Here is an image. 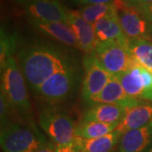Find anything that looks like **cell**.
I'll return each mask as SVG.
<instances>
[{"instance_id": "7c38bea8", "label": "cell", "mask_w": 152, "mask_h": 152, "mask_svg": "<svg viewBox=\"0 0 152 152\" xmlns=\"http://www.w3.org/2000/svg\"><path fill=\"white\" fill-rule=\"evenodd\" d=\"M143 102V101L130 97L125 92L118 77L113 75L109 80L107 85L104 87L103 90L92 99H91L89 104L93 105L96 103H106L128 107L137 106Z\"/></svg>"}, {"instance_id": "4dcf8cb0", "label": "cell", "mask_w": 152, "mask_h": 152, "mask_svg": "<svg viewBox=\"0 0 152 152\" xmlns=\"http://www.w3.org/2000/svg\"><path fill=\"white\" fill-rule=\"evenodd\" d=\"M151 126H152V121H151Z\"/></svg>"}, {"instance_id": "7402d4cb", "label": "cell", "mask_w": 152, "mask_h": 152, "mask_svg": "<svg viewBox=\"0 0 152 152\" xmlns=\"http://www.w3.org/2000/svg\"><path fill=\"white\" fill-rule=\"evenodd\" d=\"M0 48V68L2 69L5 65L7 60L12 56V53L15 48V39L10 36H8L3 28L1 29Z\"/></svg>"}, {"instance_id": "52a82bcc", "label": "cell", "mask_w": 152, "mask_h": 152, "mask_svg": "<svg viewBox=\"0 0 152 152\" xmlns=\"http://www.w3.org/2000/svg\"><path fill=\"white\" fill-rule=\"evenodd\" d=\"M75 81V70L71 67L49 77L35 92L47 101L58 102L70 95Z\"/></svg>"}, {"instance_id": "f546056e", "label": "cell", "mask_w": 152, "mask_h": 152, "mask_svg": "<svg viewBox=\"0 0 152 152\" xmlns=\"http://www.w3.org/2000/svg\"><path fill=\"white\" fill-rule=\"evenodd\" d=\"M147 152H152V147H151V149H150V150H149Z\"/></svg>"}, {"instance_id": "f1b7e54d", "label": "cell", "mask_w": 152, "mask_h": 152, "mask_svg": "<svg viewBox=\"0 0 152 152\" xmlns=\"http://www.w3.org/2000/svg\"><path fill=\"white\" fill-rule=\"evenodd\" d=\"M150 31H151V36H152V25L151 24H150Z\"/></svg>"}, {"instance_id": "44dd1931", "label": "cell", "mask_w": 152, "mask_h": 152, "mask_svg": "<svg viewBox=\"0 0 152 152\" xmlns=\"http://www.w3.org/2000/svg\"><path fill=\"white\" fill-rule=\"evenodd\" d=\"M78 11L86 21L93 25L106 17L118 15V5L114 3L88 4L83 6Z\"/></svg>"}, {"instance_id": "3957f363", "label": "cell", "mask_w": 152, "mask_h": 152, "mask_svg": "<svg viewBox=\"0 0 152 152\" xmlns=\"http://www.w3.org/2000/svg\"><path fill=\"white\" fill-rule=\"evenodd\" d=\"M38 121L56 145H69L75 141L76 125L64 112L54 107L44 108L39 114Z\"/></svg>"}, {"instance_id": "5bb4252c", "label": "cell", "mask_w": 152, "mask_h": 152, "mask_svg": "<svg viewBox=\"0 0 152 152\" xmlns=\"http://www.w3.org/2000/svg\"><path fill=\"white\" fill-rule=\"evenodd\" d=\"M30 23L39 32L69 47L79 48L78 42L69 24L64 22H45L30 19Z\"/></svg>"}, {"instance_id": "6da1fadb", "label": "cell", "mask_w": 152, "mask_h": 152, "mask_svg": "<svg viewBox=\"0 0 152 152\" xmlns=\"http://www.w3.org/2000/svg\"><path fill=\"white\" fill-rule=\"evenodd\" d=\"M20 60L25 79L34 91L57 72L73 67L61 51L42 44L23 49L20 53Z\"/></svg>"}, {"instance_id": "603a6c76", "label": "cell", "mask_w": 152, "mask_h": 152, "mask_svg": "<svg viewBox=\"0 0 152 152\" xmlns=\"http://www.w3.org/2000/svg\"><path fill=\"white\" fill-rule=\"evenodd\" d=\"M14 107L4 94L1 91L0 93V119H1V127L10 123L11 108Z\"/></svg>"}, {"instance_id": "83f0119b", "label": "cell", "mask_w": 152, "mask_h": 152, "mask_svg": "<svg viewBox=\"0 0 152 152\" xmlns=\"http://www.w3.org/2000/svg\"><path fill=\"white\" fill-rule=\"evenodd\" d=\"M35 152H56L55 151V145L47 142L41 148H39Z\"/></svg>"}, {"instance_id": "4316f807", "label": "cell", "mask_w": 152, "mask_h": 152, "mask_svg": "<svg viewBox=\"0 0 152 152\" xmlns=\"http://www.w3.org/2000/svg\"><path fill=\"white\" fill-rule=\"evenodd\" d=\"M56 152H82L75 144L69 145H55Z\"/></svg>"}, {"instance_id": "484cf974", "label": "cell", "mask_w": 152, "mask_h": 152, "mask_svg": "<svg viewBox=\"0 0 152 152\" xmlns=\"http://www.w3.org/2000/svg\"><path fill=\"white\" fill-rule=\"evenodd\" d=\"M124 4L126 6L132 7V8H139L141 6L151 4L152 0H123Z\"/></svg>"}, {"instance_id": "7a4b0ae2", "label": "cell", "mask_w": 152, "mask_h": 152, "mask_svg": "<svg viewBox=\"0 0 152 152\" xmlns=\"http://www.w3.org/2000/svg\"><path fill=\"white\" fill-rule=\"evenodd\" d=\"M36 129L9 123L1 127L0 145L4 152H35L47 143Z\"/></svg>"}, {"instance_id": "ffe728a7", "label": "cell", "mask_w": 152, "mask_h": 152, "mask_svg": "<svg viewBox=\"0 0 152 152\" xmlns=\"http://www.w3.org/2000/svg\"><path fill=\"white\" fill-rule=\"evenodd\" d=\"M118 124H109L99 123L96 121H84L82 120L76 125V137L91 140L107 135L116 129Z\"/></svg>"}, {"instance_id": "5b68a950", "label": "cell", "mask_w": 152, "mask_h": 152, "mask_svg": "<svg viewBox=\"0 0 152 152\" xmlns=\"http://www.w3.org/2000/svg\"><path fill=\"white\" fill-rule=\"evenodd\" d=\"M93 55L104 69L113 75L124 73L136 64L127 44L118 42H97Z\"/></svg>"}, {"instance_id": "4fadbf2b", "label": "cell", "mask_w": 152, "mask_h": 152, "mask_svg": "<svg viewBox=\"0 0 152 152\" xmlns=\"http://www.w3.org/2000/svg\"><path fill=\"white\" fill-rule=\"evenodd\" d=\"M152 121V105L143 103L128 107L122 120L118 123L115 130L118 131L121 134L133 129H141L149 125Z\"/></svg>"}, {"instance_id": "30bf717a", "label": "cell", "mask_w": 152, "mask_h": 152, "mask_svg": "<svg viewBox=\"0 0 152 152\" xmlns=\"http://www.w3.org/2000/svg\"><path fill=\"white\" fill-rule=\"evenodd\" d=\"M118 20L123 32L128 39H145L152 41L150 23L136 8L121 6L118 9Z\"/></svg>"}, {"instance_id": "9a60e30c", "label": "cell", "mask_w": 152, "mask_h": 152, "mask_svg": "<svg viewBox=\"0 0 152 152\" xmlns=\"http://www.w3.org/2000/svg\"><path fill=\"white\" fill-rule=\"evenodd\" d=\"M152 145V126L150 124L141 129L123 134L118 143L119 152H147Z\"/></svg>"}, {"instance_id": "ba28073f", "label": "cell", "mask_w": 152, "mask_h": 152, "mask_svg": "<svg viewBox=\"0 0 152 152\" xmlns=\"http://www.w3.org/2000/svg\"><path fill=\"white\" fill-rule=\"evenodd\" d=\"M31 20L68 24V10L58 0H17Z\"/></svg>"}, {"instance_id": "8992f818", "label": "cell", "mask_w": 152, "mask_h": 152, "mask_svg": "<svg viewBox=\"0 0 152 152\" xmlns=\"http://www.w3.org/2000/svg\"><path fill=\"white\" fill-rule=\"evenodd\" d=\"M130 97L152 102V73L135 64L123 74L116 75Z\"/></svg>"}, {"instance_id": "2e32d148", "label": "cell", "mask_w": 152, "mask_h": 152, "mask_svg": "<svg viewBox=\"0 0 152 152\" xmlns=\"http://www.w3.org/2000/svg\"><path fill=\"white\" fill-rule=\"evenodd\" d=\"M125 108L126 107L122 106L112 104H93L84 113L82 120L96 121L109 124H118L124 115Z\"/></svg>"}, {"instance_id": "8fae6325", "label": "cell", "mask_w": 152, "mask_h": 152, "mask_svg": "<svg viewBox=\"0 0 152 152\" xmlns=\"http://www.w3.org/2000/svg\"><path fill=\"white\" fill-rule=\"evenodd\" d=\"M68 24L75 35L79 49L87 55L93 54L97 43L93 25L86 21L78 10H69Z\"/></svg>"}, {"instance_id": "ac0fdd59", "label": "cell", "mask_w": 152, "mask_h": 152, "mask_svg": "<svg viewBox=\"0 0 152 152\" xmlns=\"http://www.w3.org/2000/svg\"><path fill=\"white\" fill-rule=\"evenodd\" d=\"M122 134L114 130L107 135L86 140L76 137L75 145L82 152H111L118 143Z\"/></svg>"}, {"instance_id": "9c48e42d", "label": "cell", "mask_w": 152, "mask_h": 152, "mask_svg": "<svg viewBox=\"0 0 152 152\" xmlns=\"http://www.w3.org/2000/svg\"><path fill=\"white\" fill-rule=\"evenodd\" d=\"M85 67L86 75L82 83L81 94L86 102L89 103L91 99L103 90L113 75L104 69L93 54L88 55L85 60Z\"/></svg>"}, {"instance_id": "277c9868", "label": "cell", "mask_w": 152, "mask_h": 152, "mask_svg": "<svg viewBox=\"0 0 152 152\" xmlns=\"http://www.w3.org/2000/svg\"><path fill=\"white\" fill-rule=\"evenodd\" d=\"M1 91L14 108L28 110L31 107L25 76L11 56L1 69Z\"/></svg>"}, {"instance_id": "d4e9b609", "label": "cell", "mask_w": 152, "mask_h": 152, "mask_svg": "<svg viewBox=\"0 0 152 152\" xmlns=\"http://www.w3.org/2000/svg\"><path fill=\"white\" fill-rule=\"evenodd\" d=\"M137 10L140 11L143 17L147 21L152 25V4L148 5L141 6L137 8Z\"/></svg>"}, {"instance_id": "d6986e66", "label": "cell", "mask_w": 152, "mask_h": 152, "mask_svg": "<svg viewBox=\"0 0 152 152\" xmlns=\"http://www.w3.org/2000/svg\"><path fill=\"white\" fill-rule=\"evenodd\" d=\"M127 47L136 64L152 73V41L128 39Z\"/></svg>"}, {"instance_id": "e0dca14e", "label": "cell", "mask_w": 152, "mask_h": 152, "mask_svg": "<svg viewBox=\"0 0 152 152\" xmlns=\"http://www.w3.org/2000/svg\"><path fill=\"white\" fill-rule=\"evenodd\" d=\"M96 42H118L127 44L128 38L125 37L118 20V15L103 18L93 24Z\"/></svg>"}, {"instance_id": "cb8c5ba5", "label": "cell", "mask_w": 152, "mask_h": 152, "mask_svg": "<svg viewBox=\"0 0 152 152\" xmlns=\"http://www.w3.org/2000/svg\"><path fill=\"white\" fill-rule=\"evenodd\" d=\"M79 3L83 4L85 5L88 4H110L114 3L118 5V9L121 6L124 5L123 0H77Z\"/></svg>"}]
</instances>
